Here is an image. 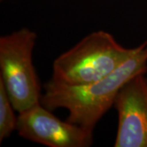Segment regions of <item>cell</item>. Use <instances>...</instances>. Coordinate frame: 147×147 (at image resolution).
Instances as JSON below:
<instances>
[{
    "mask_svg": "<svg viewBox=\"0 0 147 147\" xmlns=\"http://www.w3.org/2000/svg\"><path fill=\"white\" fill-rule=\"evenodd\" d=\"M39 103L19 113L16 131L23 138L49 147H88L92 131L58 119Z\"/></svg>",
    "mask_w": 147,
    "mask_h": 147,
    "instance_id": "obj_4",
    "label": "cell"
},
{
    "mask_svg": "<svg viewBox=\"0 0 147 147\" xmlns=\"http://www.w3.org/2000/svg\"><path fill=\"white\" fill-rule=\"evenodd\" d=\"M15 108L0 79V142L8 138L16 130L18 117L14 114Z\"/></svg>",
    "mask_w": 147,
    "mask_h": 147,
    "instance_id": "obj_6",
    "label": "cell"
},
{
    "mask_svg": "<svg viewBox=\"0 0 147 147\" xmlns=\"http://www.w3.org/2000/svg\"><path fill=\"white\" fill-rule=\"evenodd\" d=\"M114 106L119 123L115 147H147V79L139 74L123 85Z\"/></svg>",
    "mask_w": 147,
    "mask_h": 147,
    "instance_id": "obj_5",
    "label": "cell"
},
{
    "mask_svg": "<svg viewBox=\"0 0 147 147\" xmlns=\"http://www.w3.org/2000/svg\"><path fill=\"white\" fill-rule=\"evenodd\" d=\"M147 71V40L123 63L105 77L84 85H69L53 79L44 85L40 103L48 110L64 108L67 121L93 131L112 105L123 85Z\"/></svg>",
    "mask_w": 147,
    "mask_h": 147,
    "instance_id": "obj_1",
    "label": "cell"
},
{
    "mask_svg": "<svg viewBox=\"0 0 147 147\" xmlns=\"http://www.w3.org/2000/svg\"><path fill=\"white\" fill-rule=\"evenodd\" d=\"M37 34L22 28L0 38V79L18 113L39 104L41 89L33 64Z\"/></svg>",
    "mask_w": 147,
    "mask_h": 147,
    "instance_id": "obj_3",
    "label": "cell"
},
{
    "mask_svg": "<svg viewBox=\"0 0 147 147\" xmlns=\"http://www.w3.org/2000/svg\"><path fill=\"white\" fill-rule=\"evenodd\" d=\"M134 50L122 46L108 32H92L54 61L53 79L69 85L92 83L120 66Z\"/></svg>",
    "mask_w": 147,
    "mask_h": 147,
    "instance_id": "obj_2",
    "label": "cell"
},
{
    "mask_svg": "<svg viewBox=\"0 0 147 147\" xmlns=\"http://www.w3.org/2000/svg\"><path fill=\"white\" fill-rule=\"evenodd\" d=\"M146 79H147V78H146Z\"/></svg>",
    "mask_w": 147,
    "mask_h": 147,
    "instance_id": "obj_7",
    "label": "cell"
}]
</instances>
